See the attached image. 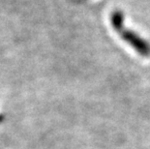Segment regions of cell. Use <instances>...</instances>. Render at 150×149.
<instances>
[{"instance_id": "cell-1", "label": "cell", "mask_w": 150, "mask_h": 149, "mask_svg": "<svg viewBox=\"0 0 150 149\" xmlns=\"http://www.w3.org/2000/svg\"><path fill=\"white\" fill-rule=\"evenodd\" d=\"M110 23L118 35L127 44H129L139 54L143 57L150 56V44L137 32L126 27L125 18L122 12L119 10L114 11L110 16Z\"/></svg>"}]
</instances>
